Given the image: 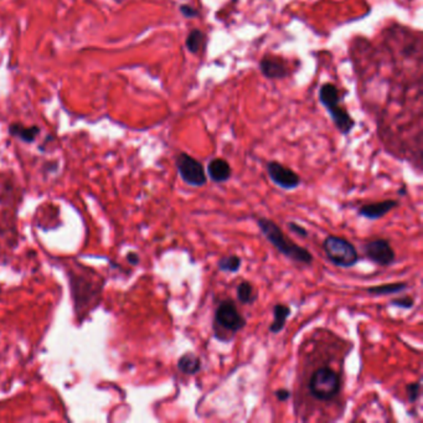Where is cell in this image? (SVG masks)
I'll return each instance as SVG.
<instances>
[{
    "label": "cell",
    "instance_id": "1",
    "mask_svg": "<svg viewBox=\"0 0 423 423\" xmlns=\"http://www.w3.org/2000/svg\"><path fill=\"white\" fill-rule=\"evenodd\" d=\"M257 226L261 231L263 236L272 244L281 255L287 257L290 261L295 263H301L306 266H310L315 257L310 251L306 247H301L299 244H295L292 240H289L282 229L278 225L266 218H258L256 220Z\"/></svg>",
    "mask_w": 423,
    "mask_h": 423
},
{
    "label": "cell",
    "instance_id": "2",
    "mask_svg": "<svg viewBox=\"0 0 423 423\" xmlns=\"http://www.w3.org/2000/svg\"><path fill=\"white\" fill-rule=\"evenodd\" d=\"M308 390L312 398L318 401H332L339 395L341 390V378L332 367L321 366L310 375Z\"/></svg>",
    "mask_w": 423,
    "mask_h": 423
},
{
    "label": "cell",
    "instance_id": "3",
    "mask_svg": "<svg viewBox=\"0 0 423 423\" xmlns=\"http://www.w3.org/2000/svg\"><path fill=\"white\" fill-rule=\"evenodd\" d=\"M341 93L338 87L333 84H323L319 91V101L327 108L328 113L332 117L335 127L341 135H349L355 126L352 115L347 113L344 107L340 106Z\"/></svg>",
    "mask_w": 423,
    "mask_h": 423
},
{
    "label": "cell",
    "instance_id": "4",
    "mask_svg": "<svg viewBox=\"0 0 423 423\" xmlns=\"http://www.w3.org/2000/svg\"><path fill=\"white\" fill-rule=\"evenodd\" d=\"M323 250L328 260L340 268H352L359 262L358 250L346 238L328 235L323 241Z\"/></svg>",
    "mask_w": 423,
    "mask_h": 423
},
{
    "label": "cell",
    "instance_id": "5",
    "mask_svg": "<svg viewBox=\"0 0 423 423\" xmlns=\"http://www.w3.org/2000/svg\"><path fill=\"white\" fill-rule=\"evenodd\" d=\"M247 324L246 318L240 315L235 301L231 299L221 301L214 315V335L218 338L221 332L230 333V335L242 330Z\"/></svg>",
    "mask_w": 423,
    "mask_h": 423
},
{
    "label": "cell",
    "instance_id": "6",
    "mask_svg": "<svg viewBox=\"0 0 423 423\" xmlns=\"http://www.w3.org/2000/svg\"><path fill=\"white\" fill-rule=\"evenodd\" d=\"M175 164L178 168L180 178L185 184L194 186V187H203L206 185L207 176H206L204 165L195 158H192V155L180 153L175 159Z\"/></svg>",
    "mask_w": 423,
    "mask_h": 423
},
{
    "label": "cell",
    "instance_id": "7",
    "mask_svg": "<svg viewBox=\"0 0 423 423\" xmlns=\"http://www.w3.org/2000/svg\"><path fill=\"white\" fill-rule=\"evenodd\" d=\"M366 258L380 267H390L396 260V253L386 238H375L363 246Z\"/></svg>",
    "mask_w": 423,
    "mask_h": 423
},
{
    "label": "cell",
    "instance_id": "8",
    "mask_svg": "<svg viewBox=\"0 0 423 423\" xmlns=\"http://www.w3.org/2000/svg\"><path fill=\"white\" fill-rule=\"evenodd\" d=\"M266 169L272 183L283 190H295L301 185V176L295 170L278 161H268Z\"/></svg>",
    "mask_w": 423,
    "mask_h": 423
},
{
    "label": "cell",
    "instance_id": "9",
    "mask_svg": "<svg viewBox=\"0 0 423 423\" xmlns=\"http://www.w3.org/2000/svg\"><path fill=\"white\" fill-rule=\"evenodd\" d=\"M398 206H400V201L398 200L387 199L360 206L358 214L361 218H365L367 220H378V218H384L385 215H387L389 212H392Z\"/></svg>",
    "mask_w": 423,
    "mask_h": 423
},
{
    "label": "cell",
    "instance_id": "10",
    "mask_svg": "<svg viewBox=\"0 0 423 423\" xmlns=\"http://www.w3.org/2000/svg\"><path fill=\"white\" fill-rule=\"evenodd\" d=\"M260 70L263 76L268 80H282L288 76L287 65L281 58L275 56H264L260 62Z\"/></svg>",
    "mask_w": 423,
    "mask_h": 423
},
{
    "label": "cell",
    "instance_id": "11",
    "mask_svg": "<svg viewBox=\"0 0 423 423\" xmlns=\"http://www.w3.org/2000/svg\"><path fill=\"white\" fill-rule=\"evenodd\" d=\"M207 176L212 181L216 184H222L227 180H230L232 175V169L229 164V161H225L222 158H214L207 164Z\"/></svg>",
    "mask_w": 423,
    "mask_h": 423
},
{
    "label": "cell",
    "instance_id": "12",
    "mask_svg": "<svg viewBox=\"0 0 423 423\" xmlns=\"http://www.w3.org/2000/svg\"><path fill=\"white\" fill-rule=\"evenodd\" d=\"M178 370L187 376H194L203 370V363L196 354L189 352L178 360Z\"/></svg>",
    "mask_w": 423,
    "mask_h": 423
},
{
    "label": "cell",
    "instance_id": "13",
    "mask_svg": "<svg viewBox=\"0 0 423 423\" xmlns=\"http://www.w3.org/2000/svg\"><path fill=\"white\" fill-rule=\"evenodd\" d=\"M292 315V309L283 303H277L273 307V321L269 325V332L272 334H279L282 332L289 317Z\"/></svg>",
    "mask_w": 423,
    "mask_h": 423
},
{
    "label": "cell",
    "instance_id": "14",
    "mask_svg": "<svg viewBox=\"0 0 423 423\" xmlns=\"http://www.w3.org/2000/svg\"><path fill=\"white\" fill-rule=\"evenodd\" d=\"M9 133L15 137V138H19L25 143H32L38 138V133H40V128L36 126H32V127H25L20 123H14L10 127H9Z\"/></svg>",
    "mask_w": 423,
    "mask_h": 423
},
{
    "label": "cell",
    "instance_id": "15",
    "mask_svg": "<svg viewBox=\"0 0 423 423\" xmlns=\"http://www.w3.org/2000/svg\"><path fill=\"white\" fill-rule=\"evenodd\" d=\"M406 289H407V283L393 282L380 284V286H375V287H369V288L366 289V292L369 295L380 297V295H398V293L404 292Z\"/></svg>",
    "mask_w": 423,
    "mask_h": 423
},
{
    "label": "cell",
    "instance_id": "16",
    "mask_svg": "<svg viewBox=\"0 0 423 423\" xmlns=\"http://www.w3.org/2000/svg\"><path fill=\"white\" fill-rule=\"evenodd\" d=\"M236 295L241 304L244 306H252L257 301V295H255V287L249 281H242L236 288Z\"/></svg>",
    "mask_w": 423,
    "mask_h": 423
},
{
    "label": "cell",
    "instance_id": "17",
    "mask_svg": "<svg viewBox=\"0 0 423 423\" xmlns=\"http://www.w3.org/2000/svg\"><path fill=\"white\" fill-rule=\"evenodd\" d=\"M242 266V258L238 255L221 257L218 261V268L225 273H238Z\"/></svg>",
    "mask_w": 423,
    "mask_h": 423
},
{
    "label": "cell",
    "instance_id": "18",
    "mask_svg": "<svg viewBox=\"0 0 423 423\" xmlns=\"http://www.w3.org/2000/svg\"><path fill=\"white\" fill-rule=\"evenodd\" d=\"M204 38H205L204 32L199 29H194L189 34V36L186 38V49L192 54H198L201 49V46L204 44Z\"/></svg>",
    "mask_w": 423,
    "mask_h": 423
},
{
    "label": "cell",
    "instance_id": "19",
    "mask_svg": "<svg viewBox=\"0 0 423 423\" xmlns=\"http://www.w3.org/2000/svg\"><path fill=\"white\" fill-rule=\"evenodd\" d=\"M390 304L392 307L400 308V309H404V310H409L412 309L415 306V299L409 295H404V297H398V298H393L390 301Z\"/></svg>",
    "mask_w": 423,
    "mask_h": 423
},
{
    "label": "cell",
    "instance_id": "20",
    "mask_svg": "<svg viewBox=\"0 0 423 423\" xmlns=\"http://www.w3.org/2000/svg\"><path fill=\"white\" fill-rule=\"evenodd\" d=\"M406 392H407V398H409L410 404H416L417 400L420 398V393H421V381L407 385Z\"/></svg>",
    "mask_w": 423,
    "mask_h": 423
},
{
    "label": "cell",
    "instance_id": "21",
    "mask_svg": "<svg viewBox=\"0 0 423 423\" xmlns=\"http://www.w3.org/2000/svg\"><path fill=\"white\" fill-rule=\"evenodd\" d=\"M288 230L292 232V233H295L297 236H299L301 238H307L309 236V232H308L307 229L306 227H303L299 224H297V222H293V221H290L288 222Z\"/></svg>",
    "mask_w": 423,
    "mask_h": 423
},
{
    "label": "cell",
    "instance_id": "22",
    "mask_svg": "<svg viewBox=\"0 0 423 423\" xmlns=\"http://www.w3.org/2000/svg\"><path fill=\"white\" fill-rule=\"evenodd\" d=\"M180 13L183 14L187 19H192V18H195V16L199 15L198 10L195 8L192 7V5H187V4H183L180 7Z\"/></svg>",
    "mask_w": 423,
    "mask_h": 423
},
{
    "label": "cell",
    "instance_id": "23",
    "mask_svg": "<svg viewBox=\"0 0 423 423\" xmlns=\"http://www.w3.org/2000/svg\"><path fill=\"white\" fill-rule=\"evenodd\" d=\"M275 396H276L277 400L279 401V402H286V401H288L290 396H292V392L289 391L288 389H278L275 391Z\"/></svg>",
    "mask_w": 423,
    "mask_h": 423
},
{
    "label": "cell",
    "instance_id": "24",
    "mask_svg": "<svg viewBox=\"0 0 423 423\" xmlns=\"http://www.w3.org/2000/svg\"><path fill=\"white\" fill-rule=\"evenodd\" d=\"M127 260H128V262L130 264H133V266H137L139 261H141V258L139 256L135 253V252H129L128 255H127Z\"/></svg>",
    "mask_w": 423,
    "mask_h": 423
},
{
    "label": "cell",
    "instance_id": "25",
    "mask_svg": "<svg viewBox=\"0 0 423 423\" xmlns=\"http://www.w3.org/2000/svg\"><path fill=\"white\" fill-rule=\"evenodd\" d=\"M398 194H400V195H404V194H406V186H402V187L398 190Z\"/></svg>",
    "mask_w": 423,
    "mask_h": 423
}]
</instances>
